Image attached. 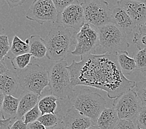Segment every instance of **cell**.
<instances>
[{
  "label": "cell",
  "mask_w": 146,
  "mask_h": 129,
  "mask_svg": "<svg viewBox=\"0 0 146 129\" xmlns=\"http://www.w3.org/2000/svg\"><path fill=\"white\" fill-rule=\"evenodd\" d=\"M119 119L114 107L106 108L98 119L97 126L99 129H115Z\"/></svg>",
  "instance_id": "cell-17"
},
{
  "label": "cell",
  "mask_w": 146,
  "mask_h": 129,
  "mask_svg": "<svg viewBox=\"0 0 146 129\" xmlns=\"http://www.w3.org/2000/svg\"><path fill=\"white\" fill-rule=\"evenodd\" d=\"M61 120L68 129H87L94 125L90 119L80 113L73 106L68 109Z\"/></svg>",
  "instance_id": "cell-13"
},
{
  "label": "cell",
  "mask_w": 146,
  "mask_h": 129,
  "mask_svg": "<svg viewBox=\"0 0 146 129\" xmlns=\"http://www.w3.org/2000/svg\"><path fill=\"white\" fill-rule=\"evenodd\" d=\"M26 1L25 0H6V1L10 9L22 5Z\"/></svg>",
  "instance_id": "cell-34"
},
{
  "label": "cell",
  "mask_w": 146,
  "mask_h": 129,
  "mask_svg": "<svg viewBox=\"0 0 146 129\" xmlns=\"http://www.w3.org/2000/svg\"><path fill=\"white\" fill-rule=\"evenodd\" d=\"M65 60H59L48 70L49 86L52 95L62 100L71 99L74 96V89L71 83V75Z\"/></svg>",
  "instance_id": "cell-2"
},
{
  "label": "cell",
  "mask_w": 146,
  "mask_h": 129,
  "mask_svg": "<svg viewBox=\"0 0 146 129\" xmlns=\"http://www.w3.org/2000/svg\"><path fill=\"white\" fill-rule=\"evenodd\" d=\"M10 50L11 45L8 35L0 32V62L6 57Z\"/></svg>",
  "instance_id": "cell-26"
},
{
  "label": "cell",
  "mask_w": 146,
  "mask_h": 129,
  "mask_svg": "<svg viewBox=\"0 0 146 129\" xmlns=\"http://www.w3.org/2000/svg\"><path fill=\"white\" fill-rule=\"evenodd\" d=\"M38 120L44 125L46 128H51L58 125L61 120V119L59 118L56 114H47L41 115Z\"/></svg>",
  "instance_id": "cell-24"
},
{
  "label": "cell",
  "mask_w": 146,
  "mask_h": 129,
  "mask_svg": "<svg viewBox=\"0 0 146 129\" xmlns=\"http://www.w3.org/2000/svg\"><path fill=\"white\" fill-rule=\"evenodd\" d=\"M56 22L65 28H72L79 32L85 24L84 9L81 3L70 5L58 14Z\"/></svg>",
  "instance_id": "cell-11"
},
{
  "label": "cell",
  "mask_w": 146,
  "mask_h": 129,
  "mask_svg": "<svg viewBox=\"0 0 146 129\" xmlns=\"http://www.w3.org/2000/svg\"><path fill=\"white\" fill-rule=\"evenodd\" d=\"M9 129H28V125H26L22 119H19L11 124Z\"/></svg>",
  "instance_id": "cell-33"
},
{
  "label": "cell",
  "mask_w": 146,
  "mask_h": 129,
  "mask_svg": "<svg viewBox=\"0 0 146 129\" xmlns=\"http://www.w3.org/2000/svg\"><path fill=\"white\" fill-rule=\"evenodd\" d=\"M49 129H68V128L66 127L64 123H63L62 120H61L60 122H59V123L58 125H56V126L53 127Z\"/></svg>",
  "instance_id": "cell-39"
},
{
  "label": "cell",
  "mask_w": 146,
  "mask_h": 129,
  "mask_svg": "<svg viewBox=\"0 0 146 129\" xmlns=\"http://www.w3.org/2000/svg\"><path fill=\"white\" fill-rule=\"evenodd\" d=\"M58 12L52 0H35L26 14V18L40 25L57 21Z\"/></svg>",
  "instance_id": "cell-10"
},
{
  "label": "cell",
  "mask_w": 146,
  "mask_h": 129,
  "mask_svg": "<svg viewBox=\"0 0 146 129\" xmlns=\"http://www.w3.org/2000/svg\"><path fill=\"white\" fill-rule=\"evenodd\" d=\"M44 40L47 47L46 57L52 60H64L74 44L71 32L62 26L51 29Z\"/></svg>",
  "instance_id": "cell-3"
},
{
  "label": "cell",
  "mask_w": 146,
  "mask_h": 129,
  "mask_svg": "<svg viewBox=\"0 0 146 129\" xmlns=\"http://www.w3.org/2000/svg\"><path fill=\"white\" fill-rule=\"evenodd\" d=\"M32 57V55L29 53L15 57L11 60L13 67L18 71L26 68L30 64V60Z\"/></svg>",
  "instance_id": "cell-23"
},
{
  "label": "cell",
  "mask_w": 146,
  "mask_h": 129,
  "mask_svg": "<svg viewBox=\"0 0 146 129\" xmlns=\"http://www.w3.org/2000/svg\"><path fill=\"white\" fill-rule=\"evenodd\" d=\"M136 125L138 129H146V107H141L135 118Z\"/></svg>",
  "instance_id": "cell-30"
},
{
  "label": "cell",
  "mask_w": 146,
  "mask_h": 129,
  "mask_svg": "<svg viewBox=\"0 0 146 129\" xmlns=\"http://www.w3.org/2000/svg\"><path fill=\"white\" fill-rule=\"evenodd\" d=\"M29 54L34 58L41 59L46 56L47 47L45 40L38 35H32L29 37Z\"/></svg>",
  "instance_id": "cell-18"
},
{
  "label": "cell",
  "mask_w": 146,
  "mask_h": 129,
  "mask_svg": "<svg viewBox=\"0 0 146 129\" xmlns=\"http://www.w3.org/2000/svg\"><path fill=\"white\" fill-rule=\"evenodd\" d=\"M118 64L124 75H129L136 69V64L134 58L129 56L127 51H121L116 54Z\"/></svg>",
  "instance_id": "cell-20"
},
{
  "label": "cell",
  "mask_w": 146,
  "mask_h": 129,
  "mask_svg": "<svg viewBox=\"0 0 146 129\" xmlns=\"http://www.w3.org/2000/svg\"><path fill=\"white\" fill-rule=\"evenodd\" d=\"M41 97L33 92H25L19 99L18 112L15 117L17 120L23 119L25 115L38 105Z\"/></svg>",
  "instance_id": "cell-16"
},
{
  "label": "cell",
  "mask_w": 146,
  "mask_h": 129,
  "mask_svg": "<svg viewBox=\"0 0 146 129\" xmlns=\"http://www.w3.org/2000/svg\"><path fill=\"white\" fill-rule=\"evenodd\" d=\"M28 129H48L38 120L35 121L28 125Z\"/></svg>",
  "instance_id": "cell-36"
},
{
  "label": "cell",
  "mask_w": 146,
  "mask_h": 129,
  "mask_svg": "<svg viewBox=\"0 0 146 129\" xmlns=\"http://www.w3.org/2000/svg\"><path fill=\"white\" fill-rule=\"evenodd\" d=\"M19 85L18 73L8 69L0 76V91L5 95H14L16 93Z\"/></svg>",
  "instance_id": "cell-15"
},
{
  "label": "cell",
  "mask_w": 146,
  "mask_h": 129,
  "mask_svg": "<svg viewBox=\"0 0 146 129\" xmlns=\"http://www.w3.org/2000/svg\"><path fill=\"white\" fill-rule=\"evenodd\" d=\"M67 68L73 87L82 85L101 89L110 99L118 98L136 84L135 81L129 80L122 73L116 55H83L80 62L74 60Z\"/></svg>",
  "instance_id": "cell-1"
},
{
  "label": "cell",
  "mask_w": 146,
  "mask_h": 129,
  "mask_svg": "<svg viewBox=\"0 0 146 129\" xmlns=\"http://www.w3.org/2000/svg\"><path fill=\"white\" fill-rule=\"evenodd\" d=\"M142 106L135 91L130 89L115 98L113 107L115 109L119 119L131 120L135 119Z\"/></svg>",
  "instance_id": "cell-9"
},
{
  "label": "cell",
  "mask_w": 146,
  "mask_h": 129,
  "mask_svg": "<svg viewBox=\"0 0 146 129\" xmlns=\"http://www.w3.org/2000/svg\"><path fill=\"white\" fill-rule=\"evenodd\" d=\"M127 12L136 26H140L146 21V1L121 0L117 2Z\"/></svg>",
  "instance_id": "cell-12"
},
{
  "label": "cell",
  "mask_w": 146,
  "mask_h": 129,
  "mask_svg": "<svg viewBox=\"0 0 146 129\" xmlns=\"http://www.w3.org/2000/svg\"><path fill=\"white\" fill-rule=\"evenodd\" d=\"M6 66L2 62H0V76L8 70Z\"/></svg>",
  "instance_id": "cell-40"
},
{
  "label": "cell",
  "mask_w": 146,
  "mask_h": 129,
  "mask_svg": "<svg viewBox=\"0 0 146 129\" xmlns=\"http://www.w3.org/2000/svg\"><path fill=\"white\" fill-rule=\"evenodd\" d=\"M38 107L41 114H56L58 108V98L53 95H49L40 99L38 102Z\"/></svg>",
  "instance_id": "cell-21"
},
{
  "label": "cell",
  "mask_w": 146,
  "mask_h": 129,
  "mask_svg": "<svg viewBox=\"0 0 146 129\" xmlns=\"http://www.w3.org/2000/svg\"><path fill=\"white\" fill-rule=\"evenodd\" d=\"M19 86L25 92H33L42 96V92L49 86L48 71L38 64H29L17 72Z\"/></svg>",
  "instance_id": "cell-6"
},
{
  "label": "cell",
  "mask_w": 146,
  "mask_h": 129,
  "mask_svg": "<svg viewBox=\"0 0 146 129\" xmlns=\"http://www.w3.org/2000/svg\"><path fill=\"white\" fill-rule=\"evenodd\" d=\"M135 88V91L140 99L142 105L146 107V79L136 83Z\"/></svg>",
  "instance_id": "cell-28"
},
{
  "label": "cell",
  "mask_w": 146,
  "mask_h": 129,
  "mask_svg": "<svg viewBox=\"0 0 146 129\" xmlns=\"http://www.w3.org/2000/svg\"><path fill=\"white\" fill-rule=\"evenodd\" d=\"M41 112L39 110L38 105H36L34 108L25 115L24 117H23V119H24L23 120L26 125H28L32 122L37 121L38 119L41 116Z\"/></svg>",
  "instance_id": "cell-27"
},
{
  "label": "cell",
  "mask_w": 146,
  "mask_h": 129,
  "mask_svg": "<svg viewBox=\"0 0 146 129\" xmlns=\"http://www.w3.org/2000/svg\"><path fill=\"white\" fill-rule=\"evenodd\" d=\"M4 98H5V94L0 91V119H3L2 115H1V109H2L3 101H4Z\"/></svg>",
  "instance_id": "cell-38"
},
{
  "label": "cell",
  "mask_w": 146,
  "mask_h": 129,
  "mask_svg": "<svg viewBox=\"0 0 146 129\" xmlns=\"http://www.w3.org/2000/svg\"><path fill=\"white\" fill-rule=\"evenodd\" d=\"M52 1L56 10H57L58 14L62 12L66 8H68L70 5L79 3L77 0H54Z\"/></svg>",
  "instance_id": "cell-29"
},
{
  "label": "cell",
  "mask_w": 146,
  "mask_h": 129,
  "mask_svg": "<svg viewBox=\"0 0 146 129\" xmlns=\"http://www.w3.org/2000/svg\"><path fill=\"white\" fill-rule=\"evenodd\" d=\"M139 32L141 34H146V21L139 26Z\"/></svg>",
  "instance_id": "cell-37"
},
{
  "label": "cell",
  "mask_w": 146,
  "mask_h": 129,
  "mask_svg": "<svg viewBox=\"0 0 146 129\" xmlns=\"http://www.w3.org/2000/svg\"><path fill=\"white\" fill-rule=\"evenodd\" d=\"M105 99L98 92L89 89H82L73 100V107L80 113L89 117L94 125L102 112L106 108Z\"/></svg>",
  "instance_id": "cell-5"
},
{
  "label": "cell",
  "mask_w": 146,
  "mask_h": 129,
  "mask_svg": "<svg viewBox=\"0 0 146 129\" xmlns=\"http://www.w3.org/2000/svg\"><path fill=\"white\" fill-rule=\"evenodd\" d=\"M81 5L84 9L85 23H88L97 29L104 25L114 23L112 9L107 1L86 0Z\"/></svg>",
  "instance_id": "cell-7"
},
{
  "label": "cell",
  "mask_w": 146,
  "mask_h": 129,
  "mask_svg": "<svg viewBox=\"0 0 146 129\" xmlns=\"http://www.w3.org/2000/svg\"><path fill=\"white\" fill-rule=\"evenodd\" d=\"M136 69L142 72L146 71V48L139 50L134 56Z\"/></svg>",
  "instance_id": "cell-25"
},
{
  "label": "cell",
  "mask_w": 146,
  "mask_h": 129,
  "mask_svg": "<svg viewBox=\"0 0 146 129\" xmlns=\"http://www.w3.org/2000/svg\"><path fill=\"white\" fill-rule=\"evenodd\" d=\"M100 51L103 54L116 55L117 52L126 51L129 44L125 33L114 23L104 25L98 29Z\"/></svg>",
  "instance_id": "cell-4"
},
{
  "label": "cell",
  "mask_w": 146,
  "mask_h": 129,
  "mask_svg": "<svg viewBox=\"0 0 146 129\" xmlns=\"http://www.w3.org/2000/svg\"><path fill=\"white\" fill-rule=\"evenodd\" d=\"M133 42L139 50L146 48V34L135 32L134 35Z\"/></svg>",
  "instance_id": "cell-31"
},
{
  "label": "cell",
  "mask_w": 146,
  "mask_h": 129,
  "mask_svg": "<svg viewBox=\"0 0 146 129\" xmlns=\"http://www.w3.org/2000/svg\"><path fill=\"white\" fill-rule=\"evenodd\" d=\"M13 119H0V129H9L11 125Z\"/></svg>",
  "instance_id": "cell-35"
},
{
  "label": "cell",
  "mask_w": 146,
  "mask_h": 129,
  "mask_svg": "<svg viewBox=\"0 0 146 129\" xmlns=\"http://www.w3.org/2000/svg\"><path fill=\"white\" fill-rule=\"evenodd\" d=\"M111 9L114 24L126 34H130L137 26L130 16L124 9L117 5L114 6Z\"/></svg>",
  "instance_id": "cell-14"
},
{
  "label": "cell",
  "mask_w": 146,
  "mask_h": 129,
  "mask_svg": "<svg viewBox=\"0 0 146 129\" xmlns=\"http://www.w3.org/2000/svg\"><path fill=\"white\" fill-rule=\"evenodd\" d=\"M76 40L75 48L71 52V54L74 56L94 55L96 48L99 46L98 29L88 23H85L76 33Z\"/></svg>",
  "instance_id": "cell-8"
},
{
  "label": "cell",
  "mask_w": 146,
  "mask_h": 129,
  "mask_svg": "<svg viewBox=\"0 0 146 129\" xmlns=\"http://www.w3.org/2000/svg\"><path fill=\"white\" fill-rule=\"evenodd\" d=\"M29 38L26 39L25 41H23L16 35H14L11 45L10 50L12 54L15 55V57L29 53Z\"/></svg>",
  "instance_id": "cell-22"
},
{
  "label": "cell",
  "mask_w": 146,
  "mask_h": 129,
  "mask_svg": "<svg viewBox=\"0 0 146 129\" xmlns=\"http://www.w3.org/2000/svg\"><path fill=\"white\" fill-rule=\"evenodd\" d=\"M115 129H138L136 125L131 120L119 119Z\"/></svg>",
  "instance_id": "cell-32"
},
{
  "label": "cell",
  "mask_w": 146,
  "mask_h": 129,
  "mask_svg": "<svg viewBox=\"0 0 146 129\" xmlns=\"http://www.w3.org/2000/svg\"><path fill=\"white\" fill-rule=\"evenodd\" d=\"M19 99L11 95H5L1 115L3 119H15L18 112Z\"/></svg>",
  "instance_id": "cell-19"
},
{
  "label": "cell",
  "mask_w": 146,
  "mask_h": 129,
  "mask_svg": "<svg viewBox=\"0 0 146 129\" xmlns=\"http://www.w3.org/2000/svg\"><path fill=\"white\" fill-rule=\"evenodd\" d=\"M87 129H99V128L97 126V125H92V126H91L90 127H89Z\"/></svg>",
  "instance_id": "cell-41"
}]
</instances>
